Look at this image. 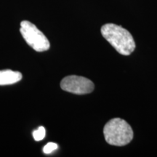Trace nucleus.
I'll return each mask as SVG.
<instances>
[{"label": "nucleus", "mask_w": 157, "mask_h": 157, "mask_svg": "<svg viewBox=\"0 0 157 157\" xmlns=\"http://www.w3.org/2000/svg\"><path fill=\"white\" fill-rule=\"evenodd\" d=\"M103 36L119 53L129 56L135 49V43L132 34L127 29L113 23H107L101 27Z\"/></svg>", "instance_id": "f257e3e1"}, {"label": "nucleus", "mask_w": 157, "mask_h": 157, "mask_svg": "<svg viewBox=\"0 0 157 157\" xmlns=\"http://www.w3.org/2000/svg\"><path fill=\"white\" fill-rule=\"evenodd\" d=\"M103 134L106 142L111 146H125L133 138L132 127L126 121L119 118L111 119L105 124Z\"/></svg>", "instance_id": "f03ea898"}, {"label": "nucleus", "mask_w": 157, "mask_h": 157, "mask_svg": "<svg viewBox=\"0 0 157 157\" xmlns=\"http://www.w3.org/2000/svg\"><path fill=\"white\" fill-rule=\"evenodd\" d=\"M21 34L29 46L36 52H44L50 48V42L46 36L32 23L23 21L21 23Z\"/></svg>", "instance_id": "7ed1b4c3"}, {"label": "nucleus", "mask_w": 157, "mask_h": 157, "mask_svg": "<svg viewBox=\"0 0 157 157\" xmlns=\"http://www.w3.org/2000/svg\"><path fill=\"white\" fill-rule=\"evenodd\" d=\"M63 90L76 95H84L92 93L94 90L93 82L89 78L76 75L68 76L63 78L60 82Z\"/></svg>", "instance_id": "20e7f679"}, {"label": "nucleus", "mask_w": 157, "mask_h": 157, "mask_svg": "<svg viewBox=\"0 0 157 157\" xmlns=\"http://www.w3.org/2000/svg\"><path fill=\"white\" fill-rule=\"evenodd\" d=\"M23 76L19 71L12 70L0 71V85H9L21 81Z\"/></svg>", "instance_id": "39448f33"}, {"label": "nucleus", "mask_w": 157, "mask_h": 157, "mask_svg": "<svg viewBox=\"0 0 157 157\" xmlns=\"http://www.w3.org/2000/svg\"><path fill=\"white\" fill-rule=\"evenodd\" d=\"M46 134V130H45L44 127H39L38 129L33 132V137L36 141H40L43 140Z\"/></svg>", "instance_id": "423d86ee"}, {"label": "nucleus", "mask_w": 157, "mask_h": 157, "mask_svg": "<svg viewBox=\"0 0 157 157\" xmlns=\"http://www.w3.org/2000/svg\"><path fill=\"white\" fill-rule=\"evenodd\" d=\"M58 144H56V143L50 142L44 147V148H43V152L46 154H51V153L53 152L54 151H56V149H58Z\"/></svg>", "instance_id": "0eeeda50"}]
</instances>
